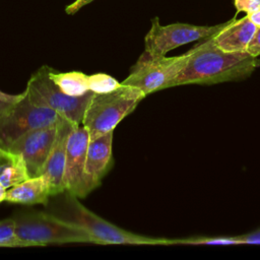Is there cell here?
Wrapping results in <instances>:
<instances>
[{
    "label": "cell",
    "mask_w": 260,
    "mask_h": 260,
    "mask_svg": "<svg viewBox=\"0 0 260 260\" xmlns=\"http://www.w3.org/2000/svg\"><path fill=\"white\" fill-rule=\"evenodd\" d=\"M121 82L106 73H94L88 75L89 90L94 93H107L115 90L120 86Z\"/></svg>",
    "instance_id": "cell-18"
},
{
    "label": "cell",
    "mask_w": 260,
    "mask_h": 260,
    "mask_svg": "<svg viewBox=\"0 0 260 260\" xmlns=\"http://www.w3.org/2000/svg\"><path fill=\"white\" fill-rule=\"evenodd\" d=\"M12 218L15 222L16 235L31 246L68 243L92 244L84 231L45 210L19 212L15 213Z\"/></svg>",
    "instance_id": "cell-4"
},
{
    "label": "cell",
    "mask_w": 260,
    "mask_h": 260,
    "mask_svg": "<svg viewBox=\"0 0 260 260\" xmlns=\"http://www.w3.org/2000/svg\"><path fill=\"white\" fill-rule=\"evenodd\" d=\"M89 135L85 127L80 124L74 126L67 140L65 168H64V191L78 198H84L83 171Z\"/></svg>",
    "instance_id": "cell-10"
},
{
    "label": "cell",
    "mask_w": 260,
    "mask_h": 260,
    "mask_svg": "<svg viewBox=\"0 0 260 260\" xmlns=\"http://www.w3.org/2000/svg\"><path fill=\"white\" fill-rule=\"evenodd\" d=\"M51 196L50 185L44 174L28 178L6 190L5 201L24 205L45 204Z\"/></svg>",
    "instance_id": "cell-14"
},
{
    "label": "cell",
    "mask_w": 260,
    "mask_h": 260,
    "mask_svg": "<svg viewBox=\"0 0 260 260\" xmlns=\"http://www.w3.org/2000/svg\"><path fill=\"white\" fill-rule=\"evenodd\" d=\"M246 52L256 58L260 56V27H257L250 44L248 45Z\"/></svg>",
    "instance_id": "cell-21"
},
{
    "label": "cell",
    "mask_w": 260,
    "mask_h": 260,
    "mask_svg": "<svg viewBox=\"0 0 260 260\" xmlns=\"http://www.w3.org/2000/svg\"><path fill=\"white\" fill-rule=\"evenodd\" d=\"M50 69L49 66L44 65L36 71L28 79L25 91L35 104L52 109L74 126L80 125L85 109L94 92L89 90L79 96L64 93L51 79Z\"/></svg>",
    "instance_id": "cell-5"
},
{
    "label": "cell",
    "mask_w": 260,
    "mask_h": 260,
    "mask_svg": "<svg viewBox=\"0 0 260 260\" xmlns=\"http://www.w3.org/2000/svg\"><path fill=\"white\" fill-rule=\"evenodd\" d=\"M50 77L64 93L70 96H79L89 91L88 75L83 72H59L51 68Z\"/></svg>",
    "instance_id": "cell-16"
},
{
    "label": "cell",
    "mask_w": 260,
    "mask_h": 260,
    "mask_svg": "<svg viewBox=\"0 0 260 260\" xmlns=\"http://www.w3.org/2000/svg\"><path fill=\"white\" fill-rule=\"evenodd\" d=\"M256 29L247 15L240 19L234 17L212 38L216 47L224 52H246Z\"/></svg>",
    "instance_id": "cell-13"
},
{
    "label": "cell",
    "mask_w": 260,
    "mask_h": 260,
    "mask_svg": "<svg viewBox=\"0 0 260 260\" xmlns=\"http://www.w3.org/2000/svg\"><path fill=\"white\" fill-rule=\"evenodd\" d=\"M74 125L61 117L58 121V129L53 147L50 151L48 159L44 166L42 174H44L49 182L51 196L64 191V168L66 157L67 140ZM41 174V175H42Z\"/></svg>",
    "instance_id": "cell-12"
},
{
    "label": "cell",
    "mask_w": 260,
    "mask_h": 260,
    "mask_svg": "<svg viewBox=\"0 0 260 260\" xmlns=\"http://www.w3.org/2000/svg\"><path fill=\"white\" fill-rule=\"evenodd\" d=\"M94 0H74L73 2H71L70 4H68L65 7V12L67 14H74L76 13L79 9H81L82 7H84L85 5L91 3Z\"/></svg>",
    "instance_id": "cell-24"
},
{
    "label": "cell",
    "mask_w": 260,
    "mask_h": 260,
    "mask_svg": "<svg viewBox=\"0 0 260 260\" xmlns=\"http://www.w3.org/2000/svg\"><path fill=\"white\" fill-rule=\"evenodd\" d=\"M188 53V61L171 87L241 81L258 67L256 57L248 52H224L216 47L212 36L194 46Z\"/></svg>",
    "instance_id": "cell-1"
},
{
    "label": "cell",
    "mask_w": 260,
    "mask_h": 260,
    "mask_svg": "<svg viewBox=\"0 0 260 260\" xmlns=\"http://www.w3.org/2000/svg\"><path fill=\"white\" fill-rule=\"evenodd\" d=\"M238 238H239L241 244L260 245V228L253 232H250V233H247L244 235H239Z\"/></svg>",
    "instance_id": "cell-22"
},
{
    "label": "cell",
    "mask_w": 260,
    "mask_h": 260,
    "mask_svg": "<svg viewBox=\"0 0 260 260\" xmlns=\"http://www.w3.org/2000/svg\"><path fill=\"white\" fill-rule=\"evenodd\" d=\"M31 245L21 240L15 232V222L12 217L0 220V247H30Z\"/></svg>",
    "instance_id": "cell-17"
},
{
    "label": "cell",
    "mask_w": 260,
    "mask_h": 260,
    "mask_svg": "<svg viewBox=\"0 0 260 260\" xmlns=\"http://www.w3.org/2000/svg\"><path fill=\"white\" fill-rule=\"evenodd\" d=\"M189 53L175 57L154 56L143 52L121 83L138 87L145 95L170 88L173 80L188 61Z\"/></svg>",
    "instance_id": "cell-7"
},
{
    "label": "cell",
    "mask_w": 260,
    "mask_h": 260,
    "mask_svg": "<svg viewBox=\"0 0 260 260\" xmlns=\"http://www.w3.org/2000/svg\"><path fill=\"white\" fill-rule=\"evenodd\" d=\"M235 7L238 12L250 14L260 9V0H234Z\"/></svg>",
    "instance_id": "cell-20"
},
{
    "label": "cell",
    "mask_w": 260,
    "mask_h": 260,
    "mask_svg": "<svg viewBox=\"0 0 260 260\" xmlns=\"http://www.w3.org/2000/svg\"><path fill=\"white\" fill-rule=\"evenodd\" d=\"M113 131L90 139L86 149L83 188L85 197L98 188L113 165Z\"/></svg>",
    "instance_id": "cell-11"
},
{
    "label": "cell",
    "mask_w": 260,
    "mask_h": 260,
    "mask_svg": "<svg viewBox=\"0 0 260 260\" xmlns=\"http://www.w3.org/2000/svg\"><path fill=\"white\" fill-rule=\"evenodd\" d=\"M6 188L0 183V203L2 201H5V196H6Z\"/></svg>",
    "instance_id": "cell-26"
},
{
    "label": "cell",
    "mask_w": 260,
    "mask_h": 260,
    "mask_svg": "<svg viewBox=\"0 0 260 260\" xmlns=\"http://www.w3.org/2000/svg\"><path fill=\"white\" fill-rule=\"evenodd\" d=\"M176 244L185 245H241L238 236L234 237H195L189 239H178Z\"/></svg>",
    "instance_id": "cell-19"
},
{
    "label": "cell",
    "mask_w": 260,
    "mask_h": 260,
    "mask_svg": "<svg viewBox=\"0 0 260 260\" xmlns=\"http://www.w3.org/2000/svg\"><path fill=\"white\" fill-rule=\"evenodd\" d=\"M45 211L74 224L84 231L92 244L98 245H174L176 240L150 238L123 230L99 216L82 203L75 195L63 191L50 196L44 204Z\"/></svg>",
    "instance_id": "cell-2"
},
{
    "label": "cell",
    "mask_w": 260,
    "mask_h": 260,
    "mask_svg": "<svg viewBox=\"0 0 260 260\" xmlns=\"http://www.w3.org/2000/svg\"><path fill=\"white\" fill-rule=\"evenodd\" d=\"M256 62H257V66H260V58H259V59L257 58V61H256Z\"/></svg>",
    "instance_id": "cell-27"
},
{
    "label": "cell",
    "mask_w": 260,
    "mask_h": 260,
    "mask_svg": "<svg viewBox=\"0 0 260 260\" xmlns=\"http://www.w3.org/2000/svg\"><path fill=\"white\" fill-rule=\"evenodd\" d=\"M28 178L23 157L17 152L0 148V183L9 189Z\"/></svg>",
    "instance_id": "cell-15"
},
{
    "label": "cell",
    "mask_w": 260,
    "mask_h": 260,
    "mask_svg": "<svg viewBox=\"0 0 260 260\" xmlns=\"http://www.w3.org/2000/svg\"><path fill=\"white\" fill-rule=\"evenodd\" d=\"M247 16L249 17V19L257 26V27H260V9L250 13V14H247Z\"/></svg>",
    "instance_id": "cell-25"
},
{
    "label": "cell",
    "mask_w": 260,
    "mask_h": 260,
    "mask_svg": "<svg viewBox=\"0 0 260 260\" xmlns=\"http://www.w3.org/2000/svg\"><path fill=\"white\" fill-rule=\"evenodd\" d=\"M21 95H22V92L18 93V94H10V93H5L0 90V111L11 106L13 103H15L17 100H19Z\"/></svg>",
    "instance_id": "cell-23"
},
{
    "label": "cell",
    "mask_w": 260,
    "mask_h": 260,
    "mask_svg": "<svg viewBox=\"0 0 260 260\" xmlns=\"http://www.w3.org/2000/svg\"><path fill=\"white\" fill-rule=\"evenodd\" d=\"M59 121V120H58ZM58 122L32 129L19 137L8 149L19 153L25 162L29 178L40 176L53 147Z\"/></svg>",
    "instance_id": "cell-9"
},
{
    "label": "cell",
    "mask_w": 260,
    "mask_h": 260,
    "mask_svg": "<svg viewBox=\"0 0 260 260\" xmlns=\"http://www.w3.org/2000/svg\"><path fill=\"white\" fill-rule=\"evenodd\" d=\"M60 116L52 109L35 104L27 92L0 111V148L8 149L26 132L58 122Z\"/></svg>",
    "instance_id": "cell-6"
},
{
    "label": "cell",
    "mask_w": 260,
    "mask_h": 260,
    "mask_svg": "<svg viewBox=\"0 0 260 260\" xmlns=\"http://www.w3.org/2000/svg\"><path fill=\"white\" fill-rule=\"evenodd\" d=\"M146 95L138 87L120 84L107 93H93L81 124L88 132L89 140L114 131Z\"/></svg>",
    "instance_id": "cell-3"
},
{
    "label": "cell",
    "mask_w": 260,
    "mask_h": 260,
    "mask_svg": "<svg viewBox=\"0 0 260 260\" xmlns=\"http://www.w3.org/2000/svg\"><path fill=\"white\" fill-rule=\"evenodd\" d=\"M228 22L229 20L215 25H194L182 22L162 25L155 17L144 39V52L154 56L166 55L180 46L217 34Z\"/></svg>",
    "instance_id": "cell-8"
}]
</instances>
